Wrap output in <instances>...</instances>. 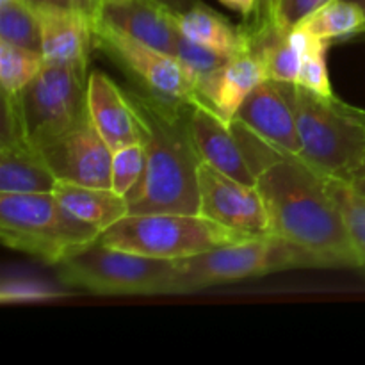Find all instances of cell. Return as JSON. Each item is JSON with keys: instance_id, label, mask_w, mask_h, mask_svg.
<instances>
[{"instance_id": "cell-1", "label": "cell", "mask_w": 365, "mask_h": 365, "mask_svg": "<svg viewBox=\"0 0 365 365\" xmlns=\"http://www.w3.org/2000/svg\"><path fill=\"white\" fill-rule=\"evenodd\" d=\"M269 235L305 252L316 267H360L348 225L327 177L285 153L257 178Z\"/></svg>"}, {"instance_id": "cell-2", "label": "cell", "mask_w": 365, "mask_h": 365, "mask_svg": "<svg viewBox=\"0 0 365 365\" xmlns=\"http://www.w3.org/2000/svg\"><path fill=\"white\" fill-rule=\"evenodd\" d=\"M138 110L146 170L127 196L130 214H198V168L202 164L191 134V102L166 98L146 89H127Z\"/></svg>"}, {"instance_id": "cell-3", "label": "cell", "mask_w": 365, "mask_h": 365, "mask_svg": "<svg viewBox=\"0 0 365 365\" xmlns=\"http://www.w3.org/2000/svg\"><path fill=\"white\" fill-rule=\"evenodd\" d=\"M298 125V157L327 178L353 182L365 160V113L337 96L287 84Z\"/></svg>"}, {"instance_id": "cell-4", "label": "cell", "mask_w": 365, "mask_h": 365, "mask_svg": "<svg viewBox=\"0 0 365 365\" xmlns=\"http://www.w3.org/2000/svg\"><path fill=\"white\" fill-rule=\"evenodd\" d=\"M102 232L71 214L53 192H0V239L4 246L48 266L96 242Z\"/></svg>"}, {"instance_id": "cell-5", "label": "cell", "mask_w": 365, "mask_h": 365, "mask_svg": "<svg viewBox=\"0 0 365 365\" xmlns=\"http://www.w3.org/2000/svg\"><path fill=\"white\" fill-rule=\"evenodd\" d=\"M86 64L48 63L16 96L2 95L4 120L36 148L48 145L88 116Z\"/></svg>"}, {"instance_id": "cell-6", "label": "cell", "mask_w": 365, "mask_h": 365, "mask_svg": "<svg viewBox=\"0 0 365 365\" xmlns=\"http://www.w3.org/2000/svg\"><path fill=\"white\" fill-rule=\"evenodd\" d=\"M173 266L171 294H191L214 285L292 267H316V264L296 246L273 235H260L173 260Z\"/></svg>"}, {"instance_id": "cell-7", "label": "cell", "mask_w": 365, "mask_h": 365, "mask_svg": "<svg viewBox=\"0 0 365 365\" xmlns=\"http://www.w3.org/2000/svg\"><path fill=\"white\" fill-rule=\"evenodd\" d=\"M245 239L250 237L202 214L184 212L128 214L100 235V242L110 248L163 260L184 259Z\"/></svg>"}, {"instance_id": "cell-8", "label": "cell", "mask_w": 365, "mask_h": 365, "mask_svg": "<svg viewBox=\"0 0 365 365\" xmlns=\"http://www.w3.org/2000/svg\"><path fill=\"white\" fill-rule=\"evenodd\" d=\"M173 260L93 242L57 266L63 284L107 296L171 294Z\"/></svg>"}, {"instance_id": "cell-9", "label": "cell", "mask_w": 365, "mask_h": 365, "mask_svg": "<svg viewBox=\"0 0 365 365\" xmlns=\"http://www.w3.org/2000/svg\"><path fill=\"white\" fill-rule=\"evenodd\" d=\"M191 134L202 163L245 184L255 185L266 168L285 155L241 121H227L200 100L191 102Z\"/></svg>"}, {"instance_id": "cell-10", "label": "cell", "mask_w": 365, "mask_h": 365, "mask_svg": "<svg viewBox=\"0 0 365 365\" xmlns=\"http://www.w3.org/2000/svg\"><path fill=\"white\" fill-rule=\"evenodd\" d=\"M95 48L116 61L143 89L173 100L192 102L196 96V77L171 53L157 50L120 29L106 24L93 13Z\"/></svg>"}, {"instance_id": "cell-11", "label": "cell", "mask_w": 365, "mask_h": 365, "mask_svg": "<svg viewBox=\"0 0 365 365\" xmlns=\"http://www.w3.org/2000/svg\"><path fill=\"white\" fill-rule=\"evenodd\" d=\"M198 214L246 237L269 235L266 203L257 185L245 184L209 164L198 168Z\"/></svg>"}, {"instance_id": "cell-12", "label": "cell", "mask_w": 365, "mask_h": 365, "mask_svg": "<svg viewBox=\"0 0 365 365\" xmlns=\"http://www.w3.org/2000/svg\"><path fill=\"white\" fill-rule=\"evenodd\" d=\"M39 152L57 180L110 189L113 150L100 135L89 114Z\"/></svg>"}, {"instance_id": "cell-13", "label": "cell", "mask_w": 365, "mask_h": 365, "mask_svg": "<svg viewBox=\"0 0 365 365\" xmlns=\"http://www.w3.org/2000/svg\"><path fill=\"white\" fill-rule=\"evenodd\" d=\"M234 120L245 123L280 152L291 155L299 153L302 145L287 84L271 78L260 82L245 100Z\"/></svg>"}, {"instance_id": "cell-14", "label": "cell", "mask_w": 365, "mask_h": 365, "mask_svg": "<svg viewBox=\"0 0 365 365\" xmlns=\"http://www.w3.org/2000/svg\"><path fill=\"white\" fill-rule=\"evenodd\" d=\"M95 16L153 48L177 52L180 31L175 13L157 0H100Z\"/></svg>"}, {"instance_id": "cell-15", "label": "cell", "mask_w": 365, "mask_h": 365, "mask_svg": "<svg viewBox=\"0 0 365 365\" xmlns=\"http://www.w3.org/2000/svg\"><path fill=\"white\" fill-rule=\"evenodd\" d=\"M267 78L266 66L259 53L248 50L232 57L223 66L196 81V96L223 120L234 121L250 93Z\"/></svg>"}, {"instance_id": "cell-16", "label": "cell", "mask_w": 365, "mask_h": 365, "mask_svg": "<svg viewBox=\"0 0 365 365\" xmlns=\"http://www.w3.org/2000/svg\"><path fill=\"white\" fill-rule=\"evenodd\" d=\"M88 114L110 150L141 143L138 110L127 89L120 88L102 70H91L88 78Z\"/></svg>"}, {"instance_id": "cell-17", "label": "cell", "mask_w": 365, "mask_h": 365, "mask_svg": "<svg viewBox=\"0 0 365 365\" xmlns=\"http://www.w3.org/2000/svg\"><path fill=\"white\" fill-rule=\"evenodd\" d=\"M41 25V53L48 63L86 64L95 48L93 13L36 7Z\"/></svg>"}, {"instance_id": "cell-18", "label": "cell", "mask_w": 365, "mask_h": 365, "mask_svg": "<svg viewBox=\"0 0 365 365\" xmlns=\"http://www.w3.org/2000/svg\"><path fill=\"white\" fill-rule=\"evenodd\" d=\"M57 177L36 146L25 141L13 125L2 123L0 192H52Z\"/></svg>"}, {"instance_id": "cell-19", "label": "cell", "mask_w": 365, "mask_h": 365, "mask_svg": "<svg viewBox=\"0 0 365 365\" xmlns=\"http://www.w3.org/2000/svg\"><path fill=\"white\" fill-rule=\"evenodd\" d=\"M175 20L182 36L223 56L235 57L252 50L246 27H234L203 2L195 4L184 13H175Z\"/></svg>"}, {"instance_id": "cell-20", "label": "cell", "mask_w": 365, "mask_h": 365, "mask_svg": "<svg viewBox=\"0 0 365 365\" xmlns=\"http://www.w3.org/2000/svg\"><path fill=\"white\" fill-rule=\"evenodd\" d=\"M52 192L71 214L96 227L102 234L130 214L128 200L113 189L57 180Z\"/></svg>"}, {"instance_id": "cell-21", "label": "cell", "mask_w": 365, "mask_h": 365, "mask_svg": "<svg viewBox=\"0 0 365 365\" xmlns=\"http://www.w3.org/2000/svg\"><path fill=\"white\" fill-rule=\"evenodd\" d=\"M299 25L317 39L331 43L365 32V9L351 0H331Z\"/></svg>"}, {"instance_id": "cell-22", "label": "cell", "mask_w": 365, "mask_h": 365, "mask_svg": "<svg viewBox=\"0 0 365 365\" xmlns=\"http://www.w3.org/2000/svg\"><path fill=\"white\" fill-rule=\"evenodd\" d=\"M45 66L41 52L24 48L0 39V86L2 95L16 96Z\"/></svg>"}, {"instance_id": "cell-23", "label": "cell", "mask_w": 365, "mask_h": 365, "mask_svg": "<svg viewBox=\"0 0 365 365\" xmlns=\"http://www.w3.org/2000/svg\"><path fill=\"white\" fill-rule=\"evenodd\" d=\"M0 39L41 52V25L36 7L27 0L0 6Z\"/></svg>"}, {"instance_id": "cell-24", "label": "cell", "mask_w": 365, "mask_h": 365, "mask_svg": "<svg viewBox=\"0 0 365 365\" xmlns=\"http://www.w3.org/2000/svg\"><path fill=\"white\" fill-rule=\"evenodd\" d=\"M327 182L348 225L360 267L365 269V196L360 195L349 182L337 180V178H327Z\"/></svg>"}, {"instance_id": "cell-25", "label": "cell", "mask_w": 365, "mask_h": 365, "mask_svg": "<svg viewBox=\"0 0 365 365\" xmlns=\"http://www.w3.org/2000/svg\"><path fill=\"white\" fill-rule=\"evenodd\" d=\"M146 170L145 145L132 143L113 152V170H110V189L127 198L141 182Z\"/></svg>"}, {"instance_id": "cell-26", "label": "cell", "mask_w": 365, "mask_h": 365, "mask_svg": "<svg viewBox=\"0 0 365 365\" xmlns=\"http://www.w3.org/2000/svg\"><path fill=\"white\" fill-rule=\"evenodd\" d=\"M330 41H319L307 50L303 56L302 66H299L298 81L296 84L302 88L309 89V91L316 93V95L327 96V98H334L335 93L331 88L330 75H328V64H327V52Z\"/></svg>"}, {"instance_id": "cell-27", "label": "cell", "mask_w": 365, "mask_h": 365, "mask_svg": "<svg viewBox=\"0 0 365 365\" xmlns=\"http://www.w3.org/2000/svg\"><path fill=\"white\" fill-rule=\"evenodd\" d=\"M328 2L331 0H271L266 27L277 29L278 32H289ZM252 31H260V29H252Z\"/></svg>"}, {"instance_id": "cell-28", "label": "cell", "mask_w": 365, "mask_h": 365, "mask_svg": "<svg viewBox=\"0 0 365 365\" xmlns=\"http://www.w3.org/2000/svg\"><path fill=\"white\" fill-rule=\"evenodd\" d=\"M175 57L195 75L196 81H198V77L210 73V71L223 66L225 63H228L232 59V57L223 56V53L216 52V50L207 48V46L200 45V43L192 41V39L185 38L182 34L178 38Z\"/></svg>"}, {"instance_id": "cell-29", "label": "cell", "mask_w": 365, "mask_h": 365, "mask_svg": "<svg viewBox=\"0 0 365 365\" xmlns=\"http://www.w3.org/2000/svg\"><path fill=\"white\" fill-rule=\"evenodd\" d=\"M59 296H66V292L57 291V289L41 284V282L25 280V278L4 280L2 289H0V299H2V303L43 302V299H53L59 298Z\"/></svg>"}, {"instance_id": "cell-30", "label": "cell", "mask_w": 365, "mask_h": 365, "mask_svg": "<svg viewBox=\"0 0 365 365\" xmlns=\"http://www.w3.org/2000/svg\"><path fill=\"white\" fill-rule=\"evenodd\" d=\"M34 7H56V9H71L84 11V13H95L96 0H27Z\"/></svg>"}, {"instance_id": "cell-31", "label": "cell", "mask_w": 365, "mask_h": 365, "mask_svg": "<svg viewBox=\"0 0 365 365\" xmlns=\"http://www.w3.org/2000/svg\"><path fill=\"white\" fill-rule=\"evenodd\" d=\"M220 2L225 4L227 7H230V9L241 13L242 16L252 18L253 14H255L257 2H259V0H220Z\"/></svg>"}, {"instance_id": "cell-32", "label": "cell", "mask_w": 365, "mask_h": 365, "mask_svg": "<svg viewBox=\"0 0 365 365\" xmlns=\"http://www.w3.org/2000/svg\"><path fill=\"white\" fill-rule=\"evenodd\" d=\"M271 0H259L257 2V11L252 16V24L248 25L250 29H262L267 25V11H269Z\"/></svg>"}, {"instance_id": "cell-33", "label": "cell", "mask_w": 365, "mask_h": 365, "mask_svg": "<svg viewBox=\"0 0 365 365\" xmlns=\"http://www.w3.org/2000/svg\"><path fill=\"white\" fill-rule=\"evenodd\" d=\"M159 4H163L164 7H168L173 13H184V11L191 9L195 4H198L200 0H157Z\"/></svg>"}, {"instance_id": "cell-34", "label": "cell", "mask_w": 365, "mask_h": 365, "mask_svg": "<svg viewBox=\"0 0 365 365\" xmlns=\"http://www.w3.org/2000/svg\"><path fill=\"white\" fill-rule=\"evenodd\" d=\"M349 184L353 185V187L356 189V191L360 192V195L365 196V177H360V178H355L353 182H349Z\"/></svg>"}, {"instance_id": "cell-35", "label": "cell", "mask_w": 365, "mask_h": 365, "mask_svg": "<svg viewBox=\"0 0 365 365\" xmlns=\"http://www.w3.org/2000/svg\"><path fill=\"white\" fill-rule=\"evenodd\" d=\"M360 177H365V160H364V164H362V168H360V171H359V175H356L355 178H360Z\"/></svg>"}, {"instance_id": "cell-36", "label": "cell", "mask_w": 365, "mask_h": 365, "mask_svg": "<svg viewBox=\"0 0 365 365\" xmlns=\"http://www.w3.org/2000/svg\"><path fill=\"white\" fill-rule=\"evenodd\" d=\"M351 2L359 4V6H360V7H364V9H365V0H351Z\"/></svg>"}, {"instance_id": "cell-37", "label": "cell", "mask_w": 365, "mask_h": 365, "mask_svg": "<svg viewBox=\"0 0 365 365\" xmlns=\"http://www.w3.org/2000/svg\"><path fill=\"white\" fill-rule=\"evenodd\" d=\"M11 2H14V0H0V6H7Z\"/></svg>"}, {"instance_id": "cell-38", "label": "cell", "mask_w": 365, "mask_h": 365, "mask_svg": "<svg viewBox=\"0 0 365 365\" xmlns=\"http://www.w3.org/2000/svg\"><path fill=\"white\" fill-rule=\"evenodd\" d=\"M100 2V0H96V4H98Z\"/></svg>"}]
</instances>
